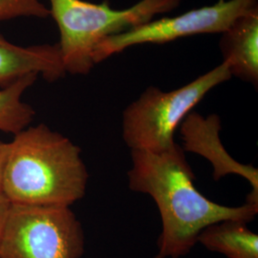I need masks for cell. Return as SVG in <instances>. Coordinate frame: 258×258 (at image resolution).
<instances>
[{
    "label": "cell",
    "instance_id": "cell-11",
    "mask_svg": "<svg viewBox=\"0 0 258 258\" xmlns=\"http://www.w3.org/2000/svg\"><path fill=\"white\" fill-rule=\"evenodd\" d=\"M37 74L22 76L0 89V131L18 134L30 126L36 111L22 101V96L37 81Z\"/></svg>",
    "mask_w": 258,
    "mask_h": 258
},
{
    "label": "cell",
    "instance_id": "cell-7",
    "mask_svg": "<svg viewBox=\"0 0 258 258\" xmlns=\"http://www.w3.org/2000/svg\"><path fill=\"white\" fill-rule=\"evenodd\" d=\"M221 120L217 114L204 117L191 111L182 121L180 133L183 141V150L206 158L213 167V180L236 174L246 179L251 190L246 203L258 207V170L251 165H244L234 160L226 150L220 139Z\"/></svg>",
    "mask_w": 258,
    "mask_h": 258
},
{
    "label": "cell",
    "instance_id": "cell-6",
    "mask_svg": "<svg viewBox=\"0 0 258 258\" xmlns=\"http://www.w3.org/2000/svg\"><path fill=\"white\" fill-rule=\"evenodd\" d=\"M258 7V0H219L217 3L190 10L176 17L152 19L138 27L102 40L93 52V61L100 63L129 47L147 43L164 44L200 34L224 33L235 19Z\"/></svg>",
    "mask_w": 258,
    "mask_h": 258
},
{
    "label": "cell",
    "instance_id": "cell-4",
    "mask_svg": "<svg viewBox=\"0 0 258 258\" xmlns=\"http://www.w3.org/2000/svg\"><path fill=\"white\" fill-rule=\"evenodd\" d=\"M231 78L227 63L214 67L184 86L163 91L149 86L122 112V140L131 150L159 153L176 144L184 118L213 88Z\"/></svg>",
    "mask_w": 258,
    "mask_h": 258
},
{
    "label": "cell",
    "instance_id": "cell-8",
    "mask_svg": "<svg viewBox=\"0 0 258 258\" xmlns=\"http://www.w3.org/2000/svg\"><path fill=\"white\" fill-rule=\"evenodd\" d=\"M28 74L42 76L48 82L63 78L64 66L57 44L19 46L0 33V85H8Z\"/></svg>",
    "mask_w": 258,
    "mask_h": 258
},
{
    "label": "cell",
    "instance_id": "cell-9",
    "mask_svg": "<svg viewBox=\"0 0 258 258\" xmlns=\"http://www.w3.org/2000/svg\"><path fill=\"white\" fill-rule=\"evenodd\" d=\"M219 45L231 77L257 87L258 7L235 19L222 33Z\"/></svg>",
    "mask_w": 258,
    "mask_h": 258
},
{
    "label": "cell",
    "instance_id": "cell-3",
    "mask_svg": "<svg viewBox=\"0 0 258 258\" xmlns=\"http://www.w3.org/2000/svg\"><path fill=\"white\" fill-rule=\"evenodd\" d=\"M182 0H141L127 9H113L104 0H49L50 16L59 31L57 43L65 72L87 75L94 67L93 52L106 37L138 27L175 10Z\"/></svg>",
    "mask_w": 258,
    "mask_h": 258
},
{
    "label": "cell",
    "instance_id": "cell-10",
    "mask_svg": "<svg viewBox=\"0 0 258 258\" xmlns=\"http://www.w3.org/2000/svg\"><path fill=\"white\" fill-rule=\"evenodd\" d=\"M240 220H223L205 228L197 243L229 258H258V236Z\"/></svg>",
    "mask_w": 258,
    "mask_h": 258
},
{
    "label": "cell",
    "instance_id": "cell-5",
    "mask_svg": "<svg viewBox=\"0 0 258 258\" xmlns=\"http://www.w3.org/2000/svg\"><path fill=\"white\" fill-rule=\"evenodd\" d=\"M83 226L70 207L11 204L0 258H81Z\"/></svg>",
    "mask_w": 258,
    "mask_h": 258
},
{
    "label": "cell",
    "instance_id": "cell-2",
    "mask_svg": "<svg viewBox=\"0 0 258 258\" xmlns=\"http://www.w3.org/2000/svg\"><path fill=\"white\" fill-rule=\"evenodd\" d=\"M88 179L80 147L40 123L8 143L0 192L11 204L71 207L86 194Z\"/></svg>",
    "mask_w": 258,
    "mask_h": 258
},
{
    "label": "cell",
    "instance_id": "cell-14",
    "mask_svg": "<svg viewBox=\"0 0 258 258\" xmlns=\"http://www.w3.org/2000/svg\"><path fill=\"white\" fill-rule=\"evenodd\" d=\"M7 151H8V144L0 142V182H1L2 169H3V166H4L5 158L7 155Z\"/></svg>",
    "mask_w": 258,
    "mask_h": 258
},
{
    "label": "cell",
    "instance_id": "cell-13",
    "mask_svg": "<svg viewBox=\"0 0 258 258\" xmlns=\"http://www.w3.org/2000/svg\"><path fill=\"white\" fill-rule=\"evenodd\" d=\"M10 206H11V203H10L9 200L0 192V239H1V235L3 232L7 216H8Z\"/></svg>",
    "mask_w": 258,
    "mask_h": 258
},
{
    "label": "cell",
    "instance_id": "cell-12",
    "mask_svg": "<svg viewBox=\"0 0 258 258\" xmlns=\"http://www.w3.org/2000/svg\"><path fill=\"white\" fill-rule=\"evenodd\" d=\"M49 8L40 0H0V20L17 18L46 19Z\"/></svg>",
    "mask_w": 258,
    "mask_h": 258
},
{
    "label": "cell",
    "instance_id": "cell-1",
    "mask_svg": "<svg viewBox=\"0 0 258 258\" xmlns=\"http://www.w3.org/2000/svg\"><path fill=\"white\" fill-rule=\"evenodd\" d=\"M127 178L129 188L149 195L160 212L162 231L154 258L185 256L208 226L223 220L249 224L258 213L257 206L228 207L204 196L196 188L194 170L177 143L159 153L131 150Z\"/></svg>",
    "mask_w": 258,
    "mask_h": 258
}]
</instances>
